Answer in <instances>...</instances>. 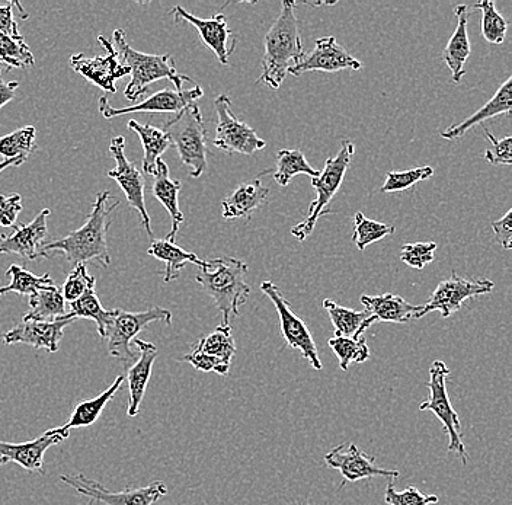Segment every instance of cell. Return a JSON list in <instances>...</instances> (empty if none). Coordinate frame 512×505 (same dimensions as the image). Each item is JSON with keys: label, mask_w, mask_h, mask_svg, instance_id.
<instances>
[{"label": "cell", "mask_w": 512, "mask_h": 505, "mask_svg": "<svg viewBox=\"0 0 512 505\" xmlns=\"http://www.w3.org/2000/svg\"><path fill=\"white\" fill-rule=\"evenodd\" d=\"M110 200V191L99 193L85 225L67 233L59 241L44 245L38 258H46L51 252H60L72 268L88 261H95L105 268L110 267L111 255L107 236L111 228L112 213L120 206L118 201L110 203Z\"/></svg>", "instance_id": "6da1fadb"}, {"label": "cell", "mask_w": 512, "mask_h": 505, "mask_svg": "<svg viewBox=\"0 0 512 505\" xmlns=\"http://www.w3.org/2000/svg\"><path fill=\"white\" fill-rule=\"evenodd\" d=\"M296 6V2L288 0L281 3L280 15L265 35L262 73L256 83L278 89L290 70L302 60L304 47Z\"/></svg>", "instance_id": "7a4b0ae2"}, {"label": "cell", "mask_w": 512, "mask_h": 505, "mask_svg": "<svg viewBox=\"0 0 512 505\" xmlns=\"http://www.w3.org/2000/svg\"><path fill=\"white\" fill-rule=\"evenodd\" d=\"M198 268L195 281L222 313L223 325H230V318L240 315V306L245 305L251 294V287L246 283L248 265L238 258L220 257Z\"/></svg>", "instance_id": "3957f363"}, {"label": "cell", "mask_w": 512, "mask_h": 505, "mask_svg": "<svg viewBox=\"0 0 512 505\" xmlns=\"http://www.w3.org/2000/svg\"><path fill=\"white\" fill-rule=\"evenodd\" d=\"M111 44L117 51L121 65L127 67L130 72L131 79L124 91L128 101H137L143 94H146L152 83L162 81V79L171 81L176 91H182V83L194 82L188 76L178 73L171 54H163V56L146 54L128 46L126 31L121 28L114 31Z\"/></svg>", "instance_id": "277c9868"}, {"label": "cell", "mask_w": 512, "mask_h": 505, "mask_svg": "<svg viewBox=\"0 0 512 505\" xmlns=\"http://www.w3.org/2000/svg\"><path fill=\"white\" fill-rule=\"evenodd\" d=\"M354 153V143L350 140H342L338 155L325 162V168L320 172L319 177L312 178V187L316 191V198L310 204L309 214L304 222L291 229V235L294 238L306 241L312 235L320 217L331 213L332 200L345 180Z\"/></svg>", "instance_id": "5b68a950"}, {"label": "cell", "mask_w": 512, "mask_h": 505, "mask_svg": "<svg viewBox=\"0 0 512 505\" xmlns=\"http://www.w3.org/2000/svg\"><path fill=\"white\" fill-rule=\"evenodd\" d=\"M163 133L178 150L181 162L190 169L192 178H200L207 169V130L203 114L195 104L163 124Z\"/></svg>", "instance_id": "8992f818"}, {"label": "cell", "mask_w": 512, "mask_h": 505, "mask_svg": "<svg viewBox=\"0 0 512 505\" xmlns=\"http://www.w3.org/2000/svg\"><path fill=\"white\" fill-rule=\"evenodd\" d=\"M451 372L447 364L441 360H435L430 367V398L419 405V411H430L441 424L446 428L448 436V452L457 453V456L462 459L463 465H466L467 457L466 447L462 440V423H460L459 414L453 408L450 402V396L447 392V379L450 377Z\"/></svg>", "instance_id": "52a82bcc"}, {"label": "cell", "mask_w": 512, "mask_h": 505, "mask_svg": "<svg viewBox=\"0 0 512 505\" xmlns=\"http://www.w3.org/2000/svg\"><path fill=\"white\" fill-rule=\"evenodd\" d=\"M261 292L271 300L272 305L277 309L281 334H283L288 347L291 350L299 351L307 360V363L310 364V367L320 372L323 369V364L320 361L318 347H316L310 329L299 318V315H296V312L291 309L290 302L272 281H264L261 284Z\"/></svg>", "instance_id": "ba28073f"}, {"label": "cell", "mask_w": 512, "mask_h": 505, "mask_svg": "<svg viewBox=\"0 0 512 505\" xmlns=\"http://www.w3.org/2000/svg\"><path fill=\"white\" fill-rule=\"evenodd\" d=\"M153 322L172 324V313L168 309L152 308L144 312H123L120 310L112 322L110 332L107 335L108 353L114 359L124 361H136V353L131 350V344L137 335Z\"/></svg>", "instance_id": "9c48e42d"}, {"label": "cell", "mask_w": 512, "mask_h": 505, "mask_svg": "<svg viewBox=\"0 0 512 505\" xmlns=\"http://www.w3.org/2000/svg\"><path fill=\"white\" fill-rule=\"evenodd\" d=\"M217 114L216 137L214 146L227 153H240V155H254L267 146L265 140L256 134V131L242 123L232 111V101L227 95H219L214 101Z\"/></svg>", "instance_id": "30bf717a"}, {"label": "cell", "mask_w": 512, "mask_h": 505, "mask_svg": "<svg viewBox=\"0 0 512 505\" xmlns=\"http://www.w3.org/2000/svg\"><path fill=\"white\" fill-rule=\"evenodd\" d=\"M60 481L75 489L83 497L105 505H153L168 494V487L160 481L152 482L147 487L124 489L120 492H111L110 489L83 473L62 475Z\"/></svg>", "instance_id": "8fae6325"}, {"label": "cell", "mask_w": 512, "mask_h": 505, "mask_svg": "<svg viewBox=\"0 0 512 505\" xmlns=\"http://www.w3.org/2000/svg\"><path fill=\"white\" fill-rule=\"evenodd\" d=\"M494 287V281L488 280V278L469 280V278L459 277L453 273L448 280L438 284L437 289L431 294L430 300L422 308L421 318L435 310L440 312L443 318H450L453 313L459 312L466 300L491 293Z\"/></svg>", "instance_id": "7c38bea8"}, {"label": "cell", "mask_w": 512, "mask_h": 505, "mask_svg": "<svg viewBox=\"0 0 512 505\" xmlns=\"http://www.w3.org/2000/svg\"><path fill=\"white\" fill-rule=\"evenodd\" d=\"M124 149H126V139L123 136H117L111 140L110 155L117 166L108 172V177L117 181V184L120 185L124 196H126L128 206L140 214L147 235L153 238L152 222H150L146 203H144L143 175L140 174L139 169L133 162L128 161Z\"/></svg>", "instance_id": "4fadbf2b"}, {"label": "cell", "mask_w": 512, "mask_h": 505, "mask_svg": "<svg viewBox=\"0 0 512 505\" xmlns=\"http://www.w3.org/2000/svg\"><path fill=\"white\" fill-rule=\"evenodd\" d=\"M325 463L329 468L341 473L344 482L341 488L348 482L363 481L371 478L395 479L400 475L395 469H383L376 465V457L368 456L363 450L358 449L354 443L339 444L331 452L326 453Z\"/></svg>", "instance_id": "5bb4252c"}, {"label": "cell", "mask_w": 512, "mask_h": 505, "mask_svg": "<svg viewBox=\"0 0 512 505\" xmlns=\"http://www.w3.org/2000/svg\"><path fill=\"white\" fill-rule=\"evenodd\" d=\"M204 91L201 86H194V88L187 89V91H172L171 88L162 89V91L155 92L152 97L144 99L136 105L130 107L115 108L112 107L110 99L107 97L99 98V113L102 117L111 120L114 117L131 113H181L188 105L195 104L197 99L203 97Z\"/></svg>", "instance_id": "9a60e30c"}, {"label": "cell", "mask_w": 512, "mask_h": 505, "mask_svg": "<svg viewBox=\"0 0 512 505\" xmlns=\"http://www.w3.org/2000/svg\"><path fill=\"white\" fill-rule=\"evenodd\" d=\"M98 41L107 51V56L86 57L83 54H75L70 57V66L76 73L104 89L108 94H115L117 92L115 81L130 75V72L127 67L121 65L111 41H108L104 35H99Z\"/></svg>", "instance_id": "2e32d148"}, {"label": "cell", "mask_w": 512, "mask_h": 505, "mask_svg": "<svg viewBox=\"0 0 512 505\" xmlns=\"http://www.w3.org/2000/svg\"><path fill=\"white\" fill-rule=\"evenodd\" d=\"M76 321L75 316L66 315L56 321H31L22 319L21 324L14 326L11 331L2 335L5 345L27 344L35 350H46L48 353L59 351L66 326Z\"/></svg>", "instance_id": "e0dca14e"}, {"label": "cell", "mask_w": 512, "mask_h": 505, "mask_svg": "<svg viewBox=\"0 0 512 505\" xmlns=\"http://www.w3.org/2000/svg\"><path fill=\"white\" fill-rule=\"evenodd\" d=\"M172 15L176 24L188 22L192 27L197 28L201 40L216 54L219 62L224 66L229 65L230 56L235 51L236 37L227 25L226 17L222 12L214 15L213 18L201 19L185 11L182 6H175Z\"/></svg>", "instance_id": "ac0fdd59"}, {"label": "cell", "mask_w": 512, "mask_h": 505, "mask_svg": "<svg viewBox=\"0 0 512 505\" xmlns=\"http://www.w3.org/2000/svg\"><path fill=\"white\" fill-rule=\"evenodd\" d=\"M360 70L358 62L344 47L339 46L335 37H322L315 41L312 53L304 54L299 65L290 70V75L300 76L307 72H339V70Z\"/></svg>", "instance_id": "d6986e66"}, {"label": "cell", "mask_w": 512, "mask_h": 505, "mask_svg": "<svg viewBox=\"0 0 512 505\" xmlns=\"http://www.w3.org/2000/svg\"><path fill=\"white\" fill-rule=\"evenodd\" d=\"M70 431L64 427L51 428L38 439L27 443H6L0 441V457L6 462L18 463L28 472L44 473V455L50 447L57 446L69 437Z\"/></svg>", "instance_id": "ffe728a7"}, {"label": "cell", "mask_w": 512, "mask_h": 505, "mask_svg": "<svg viewBox=\"0 0 512 505\" xmlns=\"http://www.w3.org/2000/svg\"><path fill=\"white\" fill-rule=\"evenodd\" d=\"M50 214V209L41 210L28 225H16L12 235L0 236V254H18L25 260H37L47 238V217Z\"/></svg>", "instance_id": "44dd1931"}, {"label": "cell", "mask_w": 512, "mask_h": 505, "mask_svg": "<svg viewBox=\"0 0 512 505\" xmlns=\"http://www.w3.org/2000/svg\"><path fill=\"white\" fill-rule=\"evenodd\" d=\"M134 345L139 348V357L134 361L133 366L127 370L128 383V417H137L140 412L144 393L149 385L150 376H152L153 364L158 359L159 350L155 344L136 338Z\"/></svg>", "instance_id": "7402d4cb"}, {"label": "cell", "mask_w": 512, "mask_h": 505, "mask_svg": "<svg viewBox=\"0 0 512 505\" xmlns=\"http://www.w3.org/2000/svg\"><path fill=\"white\" fill-rule=\"evenodd\" d=\"M270 188L262 184L261 177L242 182L229 197L222 201L224 219L251 220L256 210L268 203Z\"/></svg>", "instance_id": "603a6c76"}, {"label": "cell", "mask_w": 512, "mask_h": 505, "mask_svg": "<svg viewBox=\"0 0 512 505\" xmlns=\"http://www.w3.org/2000/svg\"><path fill=\"white\" fill-rule=\"evenodd\" d=\"M361 303L377 322H392V324H408L412 319L421 318L422 308L409 303L398 294L384 293L380 296H361Z\"/></svg>", "instance_id": "cb8c5ba5"}, {"label": "cell", "mask_w": 512, "mask_h": 505, "mask_svg": "<svg viewBox=\"0 0 512 505\" xmlns=\"http://www.w3.org/2000/svg\"><path fill=\"white\" fill-rule=\"evenodd\" d=\"M472 9L466 5L456 6L454 15L457 18V27L451 35L450 41L447 43L446 50L443 53V60L451 72V78L454 83L462 82L464 73V66H466L467 59L472 53L470 47L469 34H467V22H469Z\"/></svg>", "instance_id": "d4e9b609"}, {"label": "cell", "mask_w": 512, "mask_h": 505, "mask_svg": "<svg viewBox=\"0 0 512 505\" xmlns=\"http://www.w3.org/2000/svg\"><path fill=\"white\" fill-rule=\"evenodd\" d=\"M512 108V78H508L507 81L502 83L501 88L495 92L494 97L491 98V101L486 102L479 111H476L475 114L470 115L469 118L462 121L460 124H456V126H450L446 131L441 133V137L446 140H457L460 137H463L464 134L467 133L473 127L478 126V124L483 123V121L491 120V118L496 117V115H511Z\"/></svg>", "instance_id": "484cf974"}, {"label": "cell", "mask_w": 512, "mask_h": 505, "mask_svg": "<svg viewBox=\"0 0 512 505\" xmlns=\"http://www.w3.org/2000/svg\"><path fill=\"white\" fill-rule=\"evenodd\" d=\"M155 181H153V196L159 203L163 204L166 210H168L169 216L172 220V229L168 235V241L175 242L176 235H178L179 228L184 223L185 217L179 209V191H181L182 184L179 181L172 180L169 177V168L165 161L159 159L158 165H156Z\"/></svg>", "instance_id": "4316f807"}, {"label": "cell", "mask_w": 512, "mask_h": 505, "mask_svg": "<svg viewBox=\"0 0 512 505\" xmlns=\"http://www.w3.org/2000/svg\"><path fill=\"white\" fill-rule=\"evenodd\" d=\"M323 308L328 312L334 325L335 337L339 338H360L371 325L376 324V318L371 316L367 310L357 312L338 305L334 300H323Z\"/></svg>", "instance_id": "83f0119b"}, {"label": "cell", "mask_w": 512, "mask_h": 505, "mask_svg": "<svg viewBox=\"0 0 512 505\" xmlns=\"http://www.w3.org/2000/svg\"><path fill=\"white\" fill-rule=\"evenodd\" d=\"M147 254L152 255L156 260L165 262V283L176 280L179 274H181L182 268L187 264H195L198 267H203L206 264V261L200 260L198 255L185 251L181 246L176 245L175 242L168 241V239L153 241L152 245L147 249Z\"/></svg>", "instance_id": "f1b7e54d"}, {"label": "cell", "mask_w": 512, "mask_h": 505, "mask_svg": "<svg viewBox=\"0 0 512 505\" xmlns=\"http://www.w3.org/2000/svg\"><path fill=\"white\" fill-rule=\"evenodd\" d=\"M127 127L128 130L139 134L140 140H142L144 152L143 171L147 175H155L156 165H158L160 156L171 146L168 136L163 133V130L147 126V124L139 123L136 120L128 121Z\"/></svg>", "instance_id": "f546056e"}, {"label": "cell", "mask_w": 512, "mask_h": 505, "mask_svg": "<svg viewBox=\"0 0 512 505\" xmlns=\"http://www.w3.org/2000/svg\"><path fill=\"white\" fill-rule=\"evenodd\" d=\"M123 382L124 376H118L107 391L102 392L101 395L96 396L94 399L80 402L73 409L69 421L63 427L70 431L72 428L89 427V425L95 424L98 418L101 417L102 411L107 407L108 402L114 398L115 393L120 391Z\"/></svg>", "instance_id": "4dcf8cb0"}, {"label": "cell", "mask_w": 512, "mask_h": 505, "mask_svg": "<svg viewBox=\"0 0 512 505\" xmlns=\"http://www.w3.org/2000/svg\"><path fill=\"white\" fill-rule=\"evenodd\" d=\"M62 290L53 286L44 287L30 296V312L25 313L24 319L31 321H56L67 315L64 308Z\"/></svg>", "instance_id": "1f68e13d"}, {"label": "cell", "mask_w": 512, "mask_h": 505, "mask_svg": "<svg viewBox=\"0 0 512 505\" xmlns=\"http://www.w3.org/2000/svg\"><path fill=\"white\" fill-rule=\"evenodd\" d=\"M118 312L120 310L102 308L95 290H89L79 300L70 303V315L75 316L76 319H92L96 324V328H98V334L102 341L107 340L108 332H110L112 322H114Z\"/></svg>", "instance_id": "d6a6232c"}, {"label": "cell", "mask_w": 512, "mask_h": 505, "mask_svg": "<svg viewBox=\"0 0 512 505\" xmlns=\"http://www.w3.org/2000/svg\"><path fill=\"white\" fill-rule=\"evenodd\" d=\"M270 172L280 187H287L297 175H309L310 178H316L320 174L319 171L310 166L303 152L290 149L278 150L277 168Z\"/></svg>", "instance_id": "836d02e7"}, {"label": "cell", "mask_w": 512, "mask_h": 505, "mask_svg": "<svg viewBox=\"0 0 512 505\" xmlns=\"http://www.w3.org/2000/svg\"><path fill=\"white\" fill-rule=\"evenodd\" d=\"M192 348L201 351V353L208 354V356L216 357V359L222 360L223 363L230 366L236 354L232 326L223 324L217 326L216 331L211 332L207 337L201 338L198 344Z\"/></svg>", "instance_id": "e575fe53"}, {"label": "cell", "mask_w": 512, "mask_h": 505, "mask_svg": "<svg viewBox=\"0 0 512 505\" xmlns=\"http://www.w3.org/2000/svg\"><path fill=\"white\" fill-rule=\"evenodd\" d=\"M329 347L338 357L339 367L342 372H348L351 364L366 363L370 359L371 353L368 348L366 338H339L334 337L329 340Z\"/></svg>", "instance_id": "d590c367"}, {"label": "cell", "mask_w": 512, "mask_h": 505, "mask_svg": "<svg viewBox=\"0 0 512 505\" xmlns=\"http://www.w3.org/2000/svg\"><path fill=\"white\" fill-rule=\"evenodd\" d=\"M6 274L11 277V283L0 287V294L18 293L32 296V294L37 293L38 290L53 286L54 284L53 278L48 276V274L38 277L30 273V271L25 270L24 267H19V265L15 264L8 268Z\"/></svg>", "instance_id": "8d00e7d4"}, {"label": "cell", "mask_w": 512, "mask_h": 505, "mask_svg": "<svg viewBox=\"0 0 512 505\" xmlns=\"http://www.w3.org/2000/svg\"><path fill=\"white\" fill-rule=\"evenodd\" d=\"M35 136H37L35 127L28 126L8 134V136L0 137V158L28 159V156L37 150Z\"/></svg>", "instance_id": "74e56055"}, {"label": "cell", "mask_w": 512, "mask_h": 505, "mask_svg": "<svg viewBox=\"0 0 512 505\" xmlns=\"http://www.w3.org/2000/svg\"><path fill=\"white\" fill-rule=\"evenodd\" d=\"M395 228L386 223L376 222V220L367 219L363 213L358 212L354 216V233H352V242L357 249L364 251L368 245L376 244L382 241L386 236L392 235Z\"/></svg>", "instance_id": "f35d334b"}, {"label": "cell", "mask_w": 512, "mask_h": 505, "mask_svg": "<svg viewBox=\"0 0 512 505\" xmlns=\"http://www.w3.org/2000/svg\"><path fill=\"white\" fill-rule=\"evenodd\" d=\"M473 9L482 12V35L488 43L501 46L507 35L508 22L496 11L495 3L492 0H483L476 3Z\"/></svg>", "instance_id": "ab89813d"}, {"label": "cell", "mask_w": 512, "mask_h": 505, "mask_svg": "<svg viewBox=\"0 0 512 505\" xmlns=\"http://www.w3.org/2000/svg\"><path fill=\"white\" fill-rule=\"evenodd\" d=\"M0 60L16 69L35 65L34 54L24 40H14L2 33H0Z\"/></svg>", "instance_id": "60d3db41"}, {"label": "cell", "mask_w": 512, "mask_h": 505, "mask_svg": "<svg viewBox=\"0 0 512 505\" xmlns=\"http://www.w3.org/2000/svg\"><path fill=\"white\" fill-rule=\"evenodd\" d=\"M432 175H434V169L431 166H421V168L402 172H387L386 181L380 191L382 193H399V191L409 190L418 182L428 180Z\"/></svg>", "instance_id": "b9f144b4"}, {"label": "cell", "mask_w": 512, "mask_h": 505, "mask_svg": "<svg viewBox=\"0 0 512 505\" xmlns=\"http://www.w3.org/2000/svg\"><path fill=\"white\" fill-rule=\"evenodd\" d=\"M95 277L88 273L85 264L73 268L64 281L62 294L64 302L73 303L79 300L89 290H95Z\"/></svg>", "instance_id": "7bdbcfd3"}, {"label": "cell", "mask_w": 512, "mask_h": 505, "mask_svg": "<svg viewBox=\"0 0 512 505\" xmlns=\"http://www.w3.org/2000/svg\"><path fill=\"white\" fill-rule=\"evenodd\" d=\"M384 503L389 505H432L438 503L437 495L424 494L421 489L408 487L398 491L392 484L384 491Z\"/></svg>", "instance_id": "ee69618b"}, {"label": "cell", "mask_w": 512, "mask_h": 505, "mask_svg": "<svg viewBox=\"0 0 512 505\" xmlns=\"http://www.w3.org/2000/svg\"><path fill=\"white\" fill-rule=\"evenodd\" d=\"M435 251H437V244H434V242L406 244L403 245L402 251H400V260L409 265V267L424 270L425 265L431 264L434 261Z\"/></svg>", "instance_id": "f6af8a7d"}, {"label": "cell", "mask_w": 512, "mask_h": 505, "mask_svg": "<svg viewBox=\"0 0 512 505\" xmlns=\"http://www.w3.org/2000/svg\"><path fill=\"white\" fill-rule=\"evenodd\" d=\"M486 139L491 142L485 152V159L491 165H511L512 163V137L507 136L504 139H496L494 134L485 130Z\"/></svg>", "instance_id": "bcb514c9"}, {"label": "cell", "mask_w": 512, "mask_h": 505, "mask_svg": "<svg viewBox=\"0 0 512 505\" xmlns=\"http://www.w3.org/2000/svg\"><path fill=\"white\" fill-rule=\"evenodd\" d=\"M182 360L187 361V363H190L191 366H194L200 372H213L220 376H227L230 370L229 364L223 363L222 360L216 359V357L201 353V351L195 350V348H192L190 354L182 357Z\"/></svg>", "instance_id": "7dc6e473"}, {"label": "cell", "mask_w": 512, "mask_h": 505, "mask_svg": "<svg viewBox=\"0 0 512 505\" xmlns=\"http://www.w3.org/2000/svg\"><path fill=\"white\" fill-rule=\"evenodd\" d=\"M21 210L22 197L19 194H11V196L0 194V226L14 229Z\"/></svg>", "instance_id": "c3c4849f"}, {"label": "cell", "mask_w": 512, "mask_h": 505, "mask_svg": "<svg viewBox=\"0 0 512 505\" xmlns=\"http://www.w3.org/2000/svg\"><path fill=\"white\" fill-rule=\"evenodd\" d=\"M495 241L504 249L512 248V210H508L504 217L492 223Z\"/></svg>", "instance_id": "681fc988"}, {"label": "cell", "mask_w": 512, "mask_h": 505, "mask_svg": "<svg viewBox=\"0 0 512 505\" xmlns=\"http://www.w3.org/2000/svg\"><path fill=\"white\" fill-rule=\"evenodd\" d=\"M16 2H8V5L0 6V33L14 38V40H24L21 33H19L18 24L14 19V8Z\"/></svg>", "instance_id": "f907efd6"}, {"label": "cell", "mask_w": 512, "mask_h": 505, "mask_svg": "<svg viewBox=\"0 0 512 505\" xmlns=\"http://www.w3.org/2000/svg\"><path fill=\"white\" fill-rule=\"evenodd\" d=\"M19 88V82L3 81L2 72H0V108L8 105L16 97V89Z\"/></svg>", "instance_id": "816d5d0a"}, {"label": "cell", "mask_w": 512, "mask_h": 505, "mask_svg": "<svg viewBox=\"0 0 512 505\" xmlns=\"http://www.w3.org/2000/svg\"><path fill=\"white\" fill-rule=\"evenodd\" d=\"M25 161H27V159H5V161L0 162V172L5 171V169L12 168V166H21Z\"/></svg>", "instance_id": "f5cc1de1"}, {"label": "cell", "mask_w": 512, "mask_h": 505, "mask_svg": "<svg viewBox=\"0 0 512 505\" xmlns=\"http://www.w3.org/2000/svg\"><path fill=\"white\" fill-rule=\"evenodd\" d=\"M5 463H8V462H6L5 459H2V457H0V466L5 465Z\"/></svg>", "instance_id": "db71d44e"}, {"label": "cell", "mask_w": 512, "mask_h": 505, "mask_svg": "<svg viewBox=\"0 0 512 505\" xmlns=\"http://www.w3.org/2000/svg\"><path fill=\"white\" fill-rule=\"evenodd\" d=\"M0 63H2V60H0Z\"/></svg>", "instance_id": "11a10c76"}]
</instances>
